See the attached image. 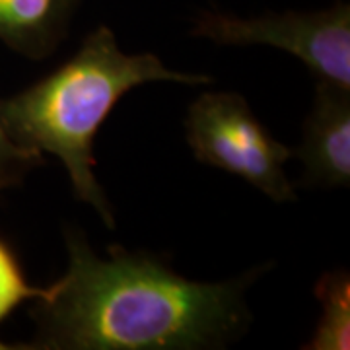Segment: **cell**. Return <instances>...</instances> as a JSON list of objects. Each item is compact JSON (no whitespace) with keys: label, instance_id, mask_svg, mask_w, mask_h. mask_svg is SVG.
<instances>
[{"label":"cell","instance_id":"obj_10","mask_svg":"<svg viewBox=\"0 0 350 350\" xmlns=\"http://www.w3.org/2000/svg\"><path fill=\"white\" fill-rule=\"evenodd\" d=\"M0 350H38L36 349V345L31 342V345H10V342H4L2 338H0Z\"/></svg>","mask_w":350,"mask_h":350},{"label":"cell","instance_id":"obj_4","mask_svg":"<svg viewBox=\"0 0 350 350\" xmlns=\"http://www.w3.org/2000/svg\"><path fill=\"white\" fill-rule=\"evenodd\" d=\"M216 45H265L286 51L310 68L317 82L350 90V6L337 2L313 12H269L253 18L200 14L191 31Z\"/></svg>","mask_w":350,"mask_h":350},{"label":"cell","instance_id":"obj_3","mask_svg":"<svg viewBox=\"0 0 350 350\" xmlns=\"http://www.w3.org/2000/svg\"><path fill=\"white\" fill-rule=\"evenodd\" d=\"M187 144L200 163L238 175L275 202L296 200L284 174L292 150L278 142L234 92H206L191 103Z\"/></svg>","mask_w":350,"mask_h":350},{"label":"cell","instance_id":"obj_7","mask_svg":"<svg viewBox=\"0 0 350 350\" xmlns=\"http://www.w3.org/2000/svg\"><path fill=\"white\" fill-rule=\"evenodd\" d=\"M315 296L321 304V317L312 338L304 349L349 350L350 349V276L337 269L319 278Z\"/></svg>","mask_w":350,"mask_h":350},{"label":"cell","instance_id":"obj_6","mask_svg":"<svg viewBox=\"0 0 350 350\" xmlns=\"http://www.w3.org/2000/svg\"><path fill=\"white\" fill-rule=\"evenodd\" d=\"M80 0H0V41L31 61L55 53Z\"/></svg>","mask_w":350,"mask_h":350},{"label":"cell","instance_id":"obj_2","mask_svg":"<svg viewBox=\"0 0 350 350\" xmlns=\"http://www.w3.org/2000/svg\"><path fill=\"white\" fill-rule=\"evenodd\" d=\"M148 82L199 86L211 78L172 70L152 53H123L111 29L100 25L57 70L0 100V117L20 146L63 163L76 199L115 228L111 202L96 177L94 140L117 101Z\"/></svg>","mask_w":350,"mask_h":350},{"label":"cell","instance_id":"obj_5","mask_svg":"<svg viewBox=\"0 0 350 350\" xmlns=\"http://www.w3.org/2000/svg\"><path fill=\"white\" fill-rule=\"evenodd\" d=\"M296 156L304 163L306 187H349L350 90L317 82Z\"/></svg>","mask_w":350,"mask_h":350},{"label":"cell","instance_id":"obj_1","mask_svg":"<svg viewBox=\"0 0 350 350\" xmlns=\"http://www.w3.org/2000/svg\"><path fill=\"white\" fill-rule=\"evenodd\" d=\"M64 243L66 273L29 312L38 350L224 349L250 329L245 292L262 267L199 282L146 251L100 257L80 230H66Z\"/></svg>","mask_w":350,"mask_h":350},{"label":"cell","instance_id":"obj_9","mask_svg":"<svg viewBox=\"0 0 350 350\" xmlns=\"http://www.w3.org/2000/svg\"><path fill=\"white\" fill-rule=\"evenodd\" d=\"M45 163L43 154L20 146L14 140L0 117V191L20 187L25 177Z\"/></svg>","mask_w":350,"mask_h":350},{"label":"cell","instance_id":"obj_8","mask_svg":"<svg viewBox=\"0 0 350 350\" xmlns=\"http://www.w3.org/2000/svg\"><path fill=\"white\" fill-rule=\"evenodd\" d=\"M47 288L31 286L14 250L0 238V323L6 321L24 301H36Z\"/></svg>","mask_w":350,"mask_h":350}]
</instances>
